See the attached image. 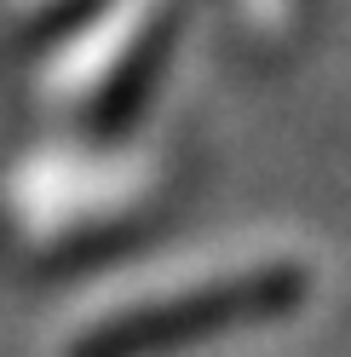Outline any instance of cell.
Masks as SVG:
<instances>
[{
    "mask_svg": "<svg viewBox=\"0 0 351 357\" xmlns=\"http://www.w3.org/2000/svg\"><path fill=\"white\" fill-rule=\"evenodd\" d=\"M305 277L299 271H259V277H231L213 288H196L185 300L133 311V317L104 323L98 334H86L75 357H156L167 346H185L196 334H219L231 323H254V317H276L299 300Z\"/></svg>",
    "mask_w": 351,
    "mask_h": 357,
    "instance_id": "obj_1",
    "label": "cell"
}]
</instances>
